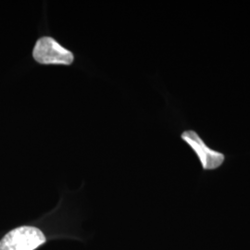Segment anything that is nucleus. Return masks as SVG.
<instances>
[{"mask_svg":"<svg viewBox=\"0 0 250 250\" xmlns=\"http://www.w3.org/2000/svg\"><path fill=\"white\" fill-rule=\"evenodd\" d=\"M180 137L195 153L203 171H213L223 167L226 161V155L224 152L208 146L197 131L193 129L185 130L181 133Z\"/></svg>","mask_w":250,"mask_h":250,"instance_id":"obj_1","label":"nucleus"},{"mask_svg":"<svg viewBox=\"0 0 250 250\" xmlns=\"http://www.w3.org/2000/svg\"><path fill=\"white\" fill-rule=\"evenodd\" d=\"M33 59L42 65L70 66L74 62V55L53 37L45 36L37 39L33 49Z\"/></svg>","mask_w":250,"mask_h":250,"instance_id":"obj_2","label":"nucleus"},{"mask_svg":"<svg viewBox=\"0 0 250 250\" xmlns=\"http://www.w3.org/2000/svg\"><path fill=\"white\" fill-rule=\"evenodd\" d=\"M45 242V235L38 228L21 226L0 240V250H35Z\"/></svg>","mask_w":250,"mask_h":250,"instance_id":"obj_3","label":"nucleus"}]
</instances>
